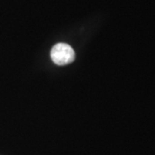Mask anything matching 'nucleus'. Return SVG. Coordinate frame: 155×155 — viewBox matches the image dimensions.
<instances>
[{"label": "nucleus", "mask_w": 155, "mask_h": 155, "mask_svg": "<svg viewBox=\"0 0 155 155\" xmlns=\"http://www.w3.org/2000/svg\"><path fill=\"white\" fill-rule=\"evenodd\" d=\"M51 59L58 66H64L72 63L75 59V52L70 45L58 43L51 50Z\"/></svg>", "instance_id": "f257e3e1"}]
</instances>
